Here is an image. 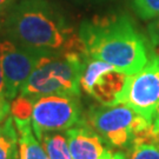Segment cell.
Segmentation results:
<instances>
[{"label": "cell", "instance_id": "cell-17", "mask_svg": "<svg viewBox=\"0 0 159 159\" xmlns=\"http://www.w3.org/2000/svg\"><path fill=\"white\" fill-rule=\"evenodd\" d=\"M14 1L16 0H0V18L6 14V12L13 6Z\"/></svg>", "mask_w": 159, "mask_h": 159}, {"label": "cell", "instance_id": "cell-11", "mask_svg": "<svg viewBox=\"0 0 159 159\" xmlns=\"http://www.w3.org/2000/svg\"><path fill=\"white\" fill-rule=\"evenodd\" d=\"M0 159H19V132L10 114L0 121Z\"/></svg>", "mask_w": 159, "mask_h": 159}, {"label": "cell", "instance_id": "cell-22", "mask_svg": "<svg viewBox=\"0 0 159 159\" xmlns=\"http://www.w3.org/2000/svg\"><path fill=\"white\" fill-rule=\"evenodd\" d=\"M159 114V106H158V110H157V114H156V116H158Z\"/></svg>", "mask_w": 159, "mask_h": 159}, {"label": "cell", "instance_id": "cell-13", "mask_svg": "<svg viewBox=\"0 0 159 159\" xmlns=\"http://www.w3.org/2000/svg\"><path fill=\"white\" fill-rule=\"evenodd\" d=\"M130 159H159V145L148 138H136Z\"/></svg>", "mask_w": 159, "mask_h": 159}, {"label": "cell", "instance_id": "cell-3", "mask_svg": "<svg viewBox=\"0 0 159 159\" xmlns=\"http://www.w3.org/2000/svg\"><path fill=\"white\" fill-rule=\"evenodd\" d=\"M86 60L85 54L77 51L43 57L19 94L31 99L45 96L80 97V78Z\"/></svg>", "mask_w": 159, "mask_h": 159}, {"label": "cell", "instance_id": "cell-18", "mask_svg": "<svg viewBox=\"0 0 159 159\" xmlns=\"http://www.w3.org/2000/svg\"><path fill=\"white\" fill-rule=\"evenodd\" d=\"M152 139H153V142L159 144V120L158 119L153 120V124H152Z\"/></svg>", "mask_w": 159, "mask_h": 159}, {"label": "cell", "instance_id": "cell-16", "mask_svg": "<svg viewBox=\"0 0 159 159\" xmlns=\"http://www.w3.org/2000/svg\"><path fill=\"white\" fill-rule=\"evenodd\" d=\"M11 113V104L8 102V99L5 96L0 94V121L4 120Z\"/></svg>", "mask_w": 159, "mask_h": 159}, {"label": "cell", "instance_id": "cell-1", "mask_svg": "<svg viewBox=\"0 0 159 159\" xmlns=\"http://www.w3.org/2000/svg\"><path fill=\"white\" fill-rule=\"evenodd\" d=\"M0 34L40 56L84 53L79 34L50 0H20L6 12Z\"/></svg>", "mask_w": 159, "mask_h": 159}, {"label": "cell", "instance_id": "cell-20", "mask_svg": "<svg viewBox=\"0 0 159 159\" xmlns=\"http://www.w3.org/2000/svg\"><path fill=\"white\" fill-rule=\"evenodd\" d=\"M113 156H114V153H112L110 150H106L98 159H113Z\"/></svg>", "mask_w": 159, "mask_h": 159}, {"label": "cell", "instance_id": "cell-15", "mask_svg": "<svg viewBox=\"0 0 159 159\" xmlns=\"http://www.w3.org/2000/svg\"><path fill=\"white\" fill-rule=\"evenodd\" d=\"M148 31L152 45L154 47H159V17L148 24Z\"/></svg>", "mask_w": 159, "mask_h": 159}, {"label": "cell", "instance_id": "cell-8", "mask_svg": "<svg viewBox=\"0 0 159 159\" xmlns=\"http://www.w3.org/2000/svg\"><path fill=\"white\" fill-rule=\"evenodd\" d=\"M45 56L26 50L12 40H0V63L5 81V97L10 100L16 98L25 81Z\"/></svg>", "mask_w": 159, "mask_h": 159}, {"label": "cell", "instance_id": "cell-12", "mask_svg": "<svg viewBox=\"0 0 159 159\" xmlns=\"http://www.w3.org/2000/svg\"><path fill=\"white\" fill-rule=\"evenodd\" d=\"M39 140L50 159H72L65 133L47 132L40 137Z\"/></svg>", "mask_w": 159, "mask_h": 159}, {"label": "cell", "instance_id": "cell-7", "mask_svg": "<svg viewBox=\"0 0 159 159\" xmlns=\"http://www.w3.org/2000/svg\"><path fill=\"white\" fill-rule=\"evenodd\" d=\"M121 104L153 124L159 106V56H153L139 72L129 75Z\"/></svg>", "mask_w": 159, "mask_h": 159}, {"label": "cell", "instance_id": "cell-2", "mask_svg": "<svg viewBox=\"0 0 159 159\" xmlns=\"http://www.w3.org/2000/svg\"><path fill=\"white\" fill-rule=\"evenodd\" d=\"M78 34L86 57L105 61L129 75L139 72L150 60L146 40L125 14L85 20Z\"/></svg>", "mask_w": 159, "mask_h": 159}, {"label": "cell", "instance_id": "cell-14", "mask_svg": "<svg viewBox=\"0 0 159 159\" xmlns=\"http://www.w3.org/2000/svg\"><path fill=\"white\" fill-rule=\"evenodd\" d=\"M137 14L144 20L159 17V0H132Z\"/></svg>", "mask_w": 159, "mask_h": 159}, {"label": "cell", "instance_id": "cell-10", "mask_svg": "<svg viewBox=\"0 0 159 159\" xmlns=\"http://www.w3.org/2000/svg\"><path fill=\"white\" fill-rule=\"evenodd\" d=\"M19 132V159H50L40 140L35 137L31 120L14 121Z\"/></svg>", "mask_w": 159, "mask_h": 159}, {"label": "cell", "instance_id": "cell-19", "mask_svg": "<svg viewBox=\"0 0 159 159\" xmlns=\"http://www.w3.org/2000/svg\"><path fill=\"white\" fill-rule=\"evenodd\" d=\"M0 94L5 96V81H4V74H2L1 63H0Z\"/></svg>", "mask_w": 159, "mask_h": 159}, {"label": "cell", "instance_id": "cell-9", "mask_svg": "<svg viewBox=\"0 0 159 159\" xmlns=\"http://www.w3.org/2000/svg\"><path fill=\"white\" fill-rule=\"evenodd\" d=\"M65 134L72 159H98L107 150L104 139L87 121L66 130Z\"/></svg>", "mask_w": 159, "mask_h": 159}, {"label": "cell", "instance_id": "cell-4", "mask_svg": "<svg viewBox=\"0 0 159 159\" xmlns=\"http://www.w3.org/2000/svg\"><path fill=\"white\" fill-rule=\"evenodd\" d=\"M87 124L114 148L132 145L136 138L152 139V123L124 104L93 106L87 113Z\"/></svg>", "mask_w": 159, "mask_h": 159}, {"label": "cell", "instance_id": "cell-5", "mask_svg": "<svg viewBox=\"0 0 159 159\" xmlns=\"http://www.w3.org/2000/svg\"><path fill=\"white\" fill-rule=\"evenodd\" d=\"M32 129L35 137L47 132H63L84 123L79 97L45 96L32 99Z\"/></svg>", "mask_w": 159, "mask_h": 159}, {"label": "cell", "instance_id": "cell-6", "mask_svg": "<svg viewBox=\"0 0 159 159\" xmlns=\"http://www.w3.org/2000/svg\"><path fill=\"white\" fill-rule=\"evenodd\" d=\"M129 74L110 64L87 58L80 78V89L102 106H116L123 102Z\"/></svg>", "mask_w": 159, "mask_h": 159}, {"label": "cell", "instance_id": "cell-21", "mask_svg": "<svg viewBox=\"0 0 159 159\" xmlns=\"http://www.w3.org/2000/svg\"><path fill=\"white\" fill-rule=\"evenodd\" d=\"M113 159H129L126 157L125 153H123V152H116L113 156Z\"/></svg>", "mask_w": 159, "mask_h": 159}]
</instances>
